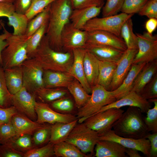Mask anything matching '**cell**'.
Wrapping results in <instances>:
<instances>
[{"label": "cell", "instance_id": "18", "mask_svg": "<svg viewBox=\"0 0 157 157\" xmlns=\"http://www.w3.org/2000/svg\"><path fill=\"white\" fill-rule=\"evenodd\" d=\"M85 51L84 48L76 49L73 50V61L67 73L78 80L89 94L91 93V88L86 78L83 64Z\"/></svg>", "mask_w": 157, "mask_h": 157}, {"label": "cell", "instance_id": "2", "mask_svg": "<svg viewBox=\"0 0 157 157\" xmlns=\"http://www.w3.org/2000/svg\"><path fill=\"white\" fill-rule=\"evenodd\" d=\"M142 113L138 108L129 106L113 124L112 129L115 133L124 138H145L150 132L145 124Z\"/></svg>", "mask_w": 157, "mask_h": 157}, {"label": "cell", "instance_id": "11", "mask_svg": "<svg viewBox=\"0 0 157 157\" xmlns=\"http://www.w3.org/2000/svg\"><path fill=\"white\" fill-rule=\"evenodd\" d=\"M87 38V31L75 28L70 22L65 26L61 33L62 50L64 52H72L76 49H84Z\"/></svg>", "mask_w": 157, "mask_h": 157}, {"label": "cell", "instance_id": "58", "mask_svg": "<svg viewBox=\"0 0 157 157\" xmlns=\"http://www.w3.org/2000/svg\"><path fill=\"white\" fill-rule=\"evenodd\" d=\"M16 0H0V2H6L13 4Z\"/></svg>", "mask_w": 157, "mask_h": 157}, {"label": "cell", "instance_id": "20", "mask_svg": "<svg viewBox=\"0 0 157 157\" xmlns=\"http://www.w3.org/2000/svg\"><path fill=\"white\" fill-rule=\"evenodd\" d=\"M11 121L16 133L15 138L24 135H32L46 125L44 124H39L33 121L18 113L13 116Z\"/></svg>", "mask_w": 157, "mask_h": 157}, {"label": "cell", "instance_id": "17", "mask_svg": "<svg viewBox=\"0 0 157 157\" xmlns=\"http://www.w3.org/2000/svg\"><path fill=\"white\" fill-rule=\"evenodd\" d=\"M87 33V43L110 46L124 51L127 49L121 37L111 33L99 30L91 31Z\"/></svg>", "mask_w": 157, "mask_h": 157}, {"label": "cell", "instance_id": "28", "mask_svg": "<svg viewBox=\"0 0 157 157\" xmlns=\"http://www.w3.org/2000/svg\"><path fill=\"white\" fill-rule=\"evenodd\" d=\"M78 120V119L68 123L59 122L52 124L49 142L54 144L65 141Z\"/></svg>", "mask_w": 157, "mask_h": 157}, {"label": "cell", "instance_id": "29", "mask_svg": "<svg viewBox=\"0 0 157 157\" xmlns=\"http://www.w3.org/2000/svg\"><path fill=\"white\" fill-rule=\"evenodd\" d=\"M117 62L99 60V74L97 84L109 91Z\"/></svg>", "mask_w": 157, "mask_h": 157}, {"label": "cell", "instance_id": "23", "mask_svg": "<svg viewBox=\"0 0 157 157\" xmlns=\"http://www.w3.org/2000/svg\"><path fill=\"white\" fill-rule=\"evenodd\" d=\"M74 78L67 72L44 70V87L46 88H67Z\"/></svg>", "mask_w": 157, "mask_h": 157}, {"label": "cell", "instance_id": "30", "mask_svg": "<svg viewBox=\"0 0 157 157\" xmlns=\"http://www.w3.org/2000/svg\"><path fill=\"white\" fill-rule=\"evenodd\" d=\"M73 96L75 101V105L79 109L86 104L91 97L82 85L74 78L67 87Z\"/></svg>", "mask_w": 157, "mask_h": 157}, {"label": "cell", "instance_id": "15", "mask_svg": "<svg viewBox=\"0 0 157 157\" xmlns=\"http://www.w3.org/2000/svg\"><path fill=\"white\" fill-rule=\"evenodd\" d=\"M138 51V49H128L117 62L109 91H113L122 83L129 72L133 59Z\"/></svg>", "mask_w": 157, "mask_h": 157}, {"label": "cell", "instance_id": "52", "mask_svg": "<svg viewBox=\"0 0 157 157\" xmlns=\"http://www.w3.org/2000/svg\"><path fill=\"white\" fill-rule=\"evenodd\" d=\"M0 24L1 25L3 29V33L0 34V64L2 65L1 53L7 46L8 43L6 40L7 39L12 33L9 32L6 29L4 23L1 20H0Z\"/></svg>", "mask_w": 157, "mask_h": 157}, {"label": "cell", "instance_id": "19", "mask_svg": "<svg viewBox=\"0 0 157 157\" xmlns=\"http://www.w3.org/2000/svg\"><path fill=\"white\" fill-rule=\"evenodd\" d=\"M84 49L99 60L115 62H118L124 52L110 46L87 43Z\"/></svg>", "mask_w": 157, "mask_h": 157}, {"label": "cell", "instance_id": "45", "mask_svg": "<svg viewBox=\"0 0 157 157\" xmlns=\"http://www.w3.org/2000/svg\"><path fill=\"white\" fill-rule=\"evenodd\" d=\"M51 106L56 110L63 112H71L74 108L72 101L70 98L65 97L51 102Z\"/></svg>", "mask_w": 157, "mask_h": 157}, {"label": "cell", "instance_id": "46", "mask_svg": "<svg viewBox=\"0 0 157 157\" xmlns=\"http://www.w3.org/2000/svg\"><path fill=\"white\" fill-rule=\"evenodd\" d=\"M14 139L15 140H12L4 145L12 147L15 146L23 149H29L31 148L32 143L29 135H24Z\"/></svg>", "mask_w": 157, "mask_h": 157}, {"label": "cell", "instance_id": "42", "mask_svg": "<svg viewBox=\"0 0 157 157\" xmlns=\"http://www.w3.org/2000/svg\"><path fill=\"white\" fill-rule=\"evenodd\" d=\"M124 0H106L102 7V17L116 15L122 8Z\"/></svg>", "mask_w": 157, "mask_h": 157}, {"label": "cell", "instance_id": "54", "mask_svg": "<svg viewBox=\"0 0 157 157\" xmlns=\"http://www.w3.org/2000/svg\"><path fill=\"white\" fill-rule=\"evenodd\" d=\"M15 12L13 4L0 2V17H7Z\"/></svg>", "mask_w": 157, "mask_h": 157}, {"label": "cell", "instance_id": "32", "mask_svg": "<svg viewBox=\"0 0 157 157\" xmlns=\"http://www.w3.org/2000/svg\"><path fill=\"white\" fill-rule=\"evenodd\" d=\"M8 24L13 28L12 34L20 35H25L29 20L25 14L15 11L7 17Z\"/></svg>", "mask_w": 157, "mask_h": 157}, {"label": "cell", "instance_id": "34", "mask_svg": "<svg viewBox=\"0 0 157 157\" xmlns=\"http://www.w3.org/2000/svg\"><path fill=\"white\" fill-rule=\"evenodd\" d=\"M50 4L29 21L25 34L27 36H31L42 26L48 23Z\"/></svg>", "mask_w": 157, "mask_h": 157}, {"label": "cell", "instance_id": "59", "mask_svg": "<svg viewBox=\"0 0 157 157\" xmlns=\"http://www.w3.org/2000/svg\"><path fill=\"white\" fill-rule=\"evenodd\" d=\"M2 28V26L0 24V30Z\"/></svg>", "mask_w": 157, "mask_h": 157}, {"label": "cell", "instance_id": "10", "mask_svg": "<svg viewBox=\"0 0 157 157\" xmlns=\"http://www.w3.org/2000/svg\"><path fill=\"white\" fill-rule=\"evenodd\" d=\"M138 52L133 64L147 63L157 60V35L147 32L142 34L136 33Z\"/></svg>", "mask_w": 157, "mask_h": 157}, {"label": "cell", "instance_id": "9", "mask_svg": "<svg viewBox=\"0 0 157 157\" xmlns=\"http://www.w3.org/2000/svg\"><path fill=\"white\" fill-rule=\"evenodd\" d=\"M124 112L121 108H109L89 116L83 122L100 134L111 129L113 124Z\"/></svg>", "mask_w": 157, "mask_h": 157}, {"label": "cell", "instance_id": "5", "mask_svg": "<svg viewBox=\"0 0 157 157\" xmlns=\"http://www.w3.org/2000/svg\"><path fill=\"white\" fill-rule=\"evenodd\" d=\"M91 97L84 106L78 109L76 114L78 123L83 122L89 116L96 113L103 107L117 100L112 91L97 84L91 88Z\"/></svg>", "mask_w": 157, "mask_h": 157}, {"label": "cell", "instance_id": "57", "mask_svg": "<svg viewBox=\"0 0 157 157\" xmlns=\"http://www.w3.org/2000/svg\"><path fill=\"white\" fill-rule=\"evenodd\" d=\"M126 153L128 156L130 157H141L139 151L132 149H126Z\"/></svg>", "mask_w": 157, "mask_h": 157}, {"label": "cell", "instance_id": "48", "mask_svg": "<svg viewBox=\"0 0 157 157\" xmlns=\"http://www.w3.org/2000/svg\"><path fill=\"white\" fill-rule=\"evenodd\" d=\"M50 130L51 126L46 125L36 131L33 138L35 144L36 145H41L46 142L48 139L49 140Z\"/></svg>", "mask_w": 157, "mask_h": 157}, {"label": "cell", "instance_id": "49", "mask_svg": "<svg viewBox=\"0 0 157 157\" xmlns=\"http://www.w3.org/2000/svg\"><path fill=\"white\" fill-rule=\"evenodd\" d=\"M73 10L91 6L103 7L104 0H70Z\"/></svg>", "mask_w": 157, "mask_h": 157}, {"label": "cell", "instance_id": "31", "mask_svg": "<svg viewBox=\"0 0 157 157\" xmlns=\"http://www.w3.org/2000/svg\"><path fill=\"white\" fill-rule=\"evenodd\" d=\"M54 155L59 157H89L88 155L81 150L72 144L64 141L54 145Z\"/></svg>", "mask_w": 157, "mask_h": 157}, {"label": "cell", "instance_id": "55", "mask_svg": "<svg viewBox=\"0 0 157 157\" xmlns=\"http://www.w3.org/2000/svg\"><path fill=\"white\" fill-rule=\"evenodd\" d=\"M150 142V157H157V133H149L146 137Z\"/></svg>", "mask_w": 157, "mask_h": 157}, {"label": "cell", "instance_id": "26", "mask_svg": "<svg viewBox=\"0 0 157 157\" xmlns=\"http://www.w3.org/2000/svg\"><path fill=\"white\" fill-rule=\"evenodd\" d=\"M6 83L8 90L13 95L23 87L22 70L21 65L4 69Z\"/></svg>", "mask_w": 157, "mask_h": 157}, {"label": "cell", "instance_id": "36", "mask_svg": "<svg viewBox=\"0 0 157 157\" xmlns=\"http://www.w3.org/2000/svg\"><path fill=\"white\" fill-rule=\"evenodd\" d=\"M48 24L43 25L28 37L27 42V51L28 58L33 57L42 38L46 34Z\"/></svg>", "mask_w": 157, "mask_h": 157}, {"label": "cell", "instance_id": "6", "mask_svg": "<svg viewBox=\"0 0 157 157\" xmlns=\"http://www.w3.org/2000/svg\"><path fill=\"white\" fill-rule=\"evenodd\" d=\"M77 124L65 141L78 148L83 153L92 156L97 142L99 140L98 133L86 126L83 122Z\"/></svg>", "mask_w": 157, "mask_h": 157}, {"label": "cell", "instance_id": "53", "mask_svg": "<svg viewBox=\"0 0 157 157\" xmlns=\"http://www.w3.org/2000/svg\"><path fill=\"white\" fill-rule=\"evenodd\" d=\"M32 0H16L13 3L15 11L25 14L30 8Z\"/></svg>", "mask_w": 157, "mask_h": 157}, {"label": "cell", "instance_id": "25", "mask_svg": "<svg viewBox=\"0 0 157 157\" xmlns=\"http://www.w3.org/2000/svg\"><path fill=\"white\" fill-rule=\"evenodd\" d=\"M157 60L146 63L136 78L131 91L139 94L157 73Z\"/></svg>", "mask_w": 157, "mask_h": 157}, {"label": "cell", "instance_id": "13", "mask_svg": "<svg viewBox=\"0 0 157 157\" xmlns=\"http://www.w3.org/2000/svg\"><path fill=\"white\" fill-rule=\"evenodd\" d=\"M35 109L36 122L39 124L47 123L53 124L61 122L68 123L77 119L76 116L69 113H61L53 110L47 103L36 101Z\"/></svg>", "mask_w": 157, "mask_h": 157}, {"label": "cell", "instance_id": "50", "mask_svg": "<svg viewBox=\"0 0 157 157\" xmlns=\"http://www.w3.org/2000/svg\"><path fill=\"white\" fill-rule=\"evenodd\" d=\"M18 113L15 108L13 105L6 108L0 107V125L10 121L13 116Z\"/></svg>", "mask_w": 157, "mask_h": 157}, {"label": "cell", "instance_id": "16", "mask_svg": "<svg viewBox=\"0 0 157 157\" xmlns=\"http://www.w3.org/2000/svg\"><path fill=\"white\" fill-rule=\"evenodd\" d=\"M127 106L138 108L142 113H146L151 107V102L148 100L144 99L136 92L131 91L119 99L103 107L96 113L110 108H119Z\"/></svg>", "mask_w": 157, "mask_h": 157}, {"label": "cell", "instance_id": "35", "mask_svg": "<svg viewBox=\"0 0 157 157\" xmlns=\"http://www.w3.org/2000/svg\"><path fill=\"white\" fill-rule=\"evenodd\" d=\"M120 36L128 49H138L136 36L133 32V24L131 18L126 20L122 26Z\"/></svg>", "mask_w": 157, "mask_h": 157}, {"label": "cell", "instance_id": "56", "mask_svg": "<svg viewBox=\"0 0 157 157\" xmlns=\"http://www.w3.org/2000/svg\"><path fill=\"white\" fill-rule=\"evenodd\" d=\"M145 26L147 32L152 34L157 27V19L153 18H149L146 22Z\"/></svg>", "mask_w": 157, "mask_h": 157}, {"label": "cell", "instance_id": "27", "mask_svg": "<svg viewBox=\"0 0 157 157\" xmlns=\"http://www.w3.org/2000/svg\"><path fill=\"white\" fill-rule=\"evenodd\" d=\"M83 64L86 78L92 88L97 84L99 74V60L92 53L86 50Z\"/></svg>", "mask_w": 157, "mask_h": 157}, {"label": "cell", "instance_id": "3", "mask_svg": "<svg viewBox=\"0 0 157 157\" xmlns=\"http://www.w3.org/2000/svg\"><path fill=\"white\" fill-rule=\"evenodd\" d=\"M33 58L44 70L68 72L73 61L72 52L58 51L49 45L45 35Z\"/></svg>", "mask_w": 157, "mask_h": 157}, {"label": "cell", "instance_id": "12", "mask_svg": "<svg viewBox=\"0 0 157 157\" xmlns=\"http://www.w3.org/2000/svg\"><path fill=\"white\" fill-rule=\"evenodd\" d=\"M99 140L115 141L126 148L136 149L147 157H150V142L146 138L135 139L123 137L116 134L112 129L99 134Z\"/></svg>", "mask_w": 157, "mask_h": 157}, {"label": "cell", "instance_id": "51", "mask_svg": "<svg viewBox=\"0 0 157 157\" xmlns=\"http://www.w3.org/2000/svg\"><path fill=\"white\" fill-rule=\"evenodd\" d=\"M20 152L10 146L1 144L0 145V157H21Z\"/></svg>", "mask_w": 157, "mask_h": 157}, {"label": "cell", "instance_id": "40", "mask_svg": "<svg viewBox=\"0 0 157 157\" xmlns=\"http://www.w3.org/2000/svg\"><path fill=\"white\" fill-rule=\"evenodd\" d=\"M55 0H32L31 5L25 13L29 21Z\"/></svg>", "mask_w": 157, "mask_h": 157}, {"label": "cell", "instance_id": "22", "mask_svg": "<svg viewBox=\"0 0 157 157\" xmlns=\"http://www.w3.org/2000/svg\"><path fill=\"white\" fill-rule=\"evenodd\" d=\"M102 8L101 7L91 6L73 10L70 22L75 28L82 30L88 22L99 15Z\"/></svg>", "mask_w": 157, "mask_h": 157}, {"label": "cell", "instance_id": "47", "mask_svg": "<svg viewBox=\"0 0 157 157\" xmlns=\"http://www.w3.org/2000/svg\"><path fill=\"white\" fill-rule=\"evenodd\" d=\"M140 15L149 18H157V0H148L138 13Z\"/></svg>", "mask_w": 157, "mask_h": 157}, {"label": "cell", "instance_id": "21", "mask_svg": "<svg viewBox=\"0 0 157 157\" xmlns=\"http://www.w3.org/2000/svg\"><path fill=\"white\" fill-rule=\"evenodd\" d=\"M126 148L115 141L99 140L95 148L96 157H127Z\"/></svg>", "mask_w": 157, "mask_h": 157}, {"label": "cell", "instance_id": "8", "mask_svg": "<svg viewBox=\"0 0 157 157\" xmlns=\"http://www.w3.org/2000/svg\"><path fill=\"white\" fill-rule=\"evenodd\" d=\"M21 66L23 87L29 92L35 94L37 91L44 87L43 76L44 70L34 58L26 60Z\"/></svg>", "mask_w": 157, "mask_h": 157}, {"label": "cell", "instance_id": "44", "mask_svg": "<svg viewBox=\"0 0 157 157\" xmlns=\"http://www.w3.org/2000/svg\"><path fill=\"white\" fill-rule=\"evenodd\" d=\"M148 0H124L120 11L127 14L138 13Z\"/></svg>", "mask_w": 157, "mask_h": 157}, {"label": "cell", "instance_id": "33", "mask_svg": "<svg viewBox=\"0 0 157 157\" xmlns=\"http://www.w3.org/2000/svg\"><path fill=\"white\" fill-rule=\"evenodd\" d=\"M67 94V91L63 88L43 87L37 91L35 94L41 102L47 103L65 97Z\"/></svg>", "mask_w": 157, "mask_h": 157}, {"label": "cell", "instance_id": "24", "mask_svg": "<svg viewBox=\"0 0 157 157\" xmlns=\"http://www.w3.org/2000/svg\"><path fill=\"white\" fill-rule=\"evenodd\" d=\"M146 63L132 64L131 68L122 84L112 91L113 96L117 100L131 92L134 81L139 73Z\"/></svg>", "mask_w": 157, "mask_h": 157}, {"label": "cell", "instance_id": "39", "mask_svg": "<svg viewBox=\"0 0 157 157\" xmlns=\"http://www.w3.org/2000/svg\"><path fill=\"white\" fill-rule=\"evenodd\" d=\"M54 144L49 142L38 148L30 149L24 154V157H50L55 155Z\"/></svg>", "mask_w": 157, "mask_h": 157}, {"label": "cell", "instance_id": "37", "mask_svg": "<svg viewBox=\"0 0 157 157\" xmlns=\"http://www.w3.org/2000/svg\"><path fill=\"white\" fill-rule=\"evenodd\" d=\"M12 96L7 87L4 69L0 64V107L6 108L11 106Z\"/></svg>", "mask_w": 157, "mask_h": 157}, {"label": "cell", "instance_id": "14", "mask_svg": "<svg viewBox=\"0 0 157 157\" xmlns=\"http://www.w3.org/2000/svg\"><path fill=\"white\" fill-rule=\"evenodd\" d=\"M35 98V94L30 92L23 87L19 92L12 95L11 105L15 108L18 113L36 121Z\"/></svg>", "mask_w": 157, "mask_h": 157}, {"label": "cell", "instance_id": "1", "mask_svg": "<svg viewBox=\"0 0 157 157\" xmlns=\"http://www.w3.org/2000/svg\"><path fill=\"white\" fill-rule=\"evenodd\" d=\"M73 10L70 0H55L50 4L45 35L50 46L55 50L62 51L61 33L65 26L70 22Z\"/></svg>", "mask_w": 157, "mask_h": 157}, {"label": "cell", "instance_id": "41", "mask_svg": "<svg viewBox=\"0 0 157 157\" xmlns=\"http://www.w3.org/2000/svg\"><path fill=\"white\" fill-rule=\"evenodd\" d=\"M16 133L11 120L0 125V144H4L15 138Z\"/></svg>", "mask_w": 157, "mask_h": 157}, {"label": "cell", "instance_id": "7", "mask_svg": "<svg viewBox=\"0 0 157 157\" xmlns=\"http://www.w3.org/2000/svg\"><path fill=\"white\" fill-rule=\"evenodd\" d=\"M134 15L122 13L101 18L97 17L88 22L82 30L87 32L96 30L104 31L121 37L120 30L122 26L126 20Z\"/></svg>", "mask_w": 157, "mask_h": 157}, {"label": "cell", "instance_id": "4", "mask_svg": "<svg viewBox=\"0 0 157 157\" xmlns=\"http://www.w3.org/2000/svg\"><path fill=\"white\" fill-rule=\"evenodd\" d=\"M28 37L12 34L7 39V47L1 53L2 66L4 69L21 65L28 58L27 51V42Z\"/></svg>", "mask_w": 157, "mask_h": 157}, {"label": "cell", "instance_id": "43", "mask_svg": "<svg viewBox=\"0 0 157 157\" xmlns=\"http://www.w3.org/2000/svg\"><path fill=\"white\" fill-rule=\"evenodd\" d=\"M147 100L157 98V73L139 94Z\"/></svg>", "mask_w": 157, "mask_h": 157}, {"label": "cell", "instance_id": "38", "mask_svg": "<svg viewBox=\"0 0 157 157\" xmlns=\"http://www.w3.org/2000/svg\"><path fill=\"white\" fill-rule=\"evenodd\" d=\"M154 104V107L148 110L146 117H144L145 124L148 130L153 133H157V98L148 100Z\"/></svg>", "mask_w": 157, "mask_h": 157}]
</instances>
